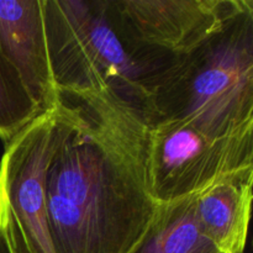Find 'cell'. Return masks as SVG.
Masks as SVG:
<instances>
[{"label":"cell","instance_id":"7","mask_svg":"<svg viewBox=\"0 0 253 253\" xmlns=\"http://www.w3.org/2000/svg\"><path fill=\"white\" fill-rule=\"evenodd\" d=\"M0 59L37 114L56 106L43 0H0Z\"/></svg>","mask_w":253,"mask_h":253},{"label":"cell","instance_id":"2","mask_svg":"<svg viewBox=\"0 0 253 253\" xmlns=\"http://www.w3.org/2000/svg\"><path fill=\"white\" fill-rule=\"evenodd\" d=\"M52 73L58 89L111 88L152 121L151 95L167 54L132 43L113 1L43 0ZM172 57V56H168Z\"/></svg>","mask_w":253,"mask_h":253},{"label":"cell","instance_id":"3","mask_svg":"<svg viewBox=\"0 0 253 253\" xmlns=\"http://www.w3.org/2000/svg\"><path fill=\"white\" fill-rule=\"evenodd\" d=\"M151 108L152 121H182L211 137L253 132V10L172 57L156 78Z\"/></svg>","mask_w":253,"mask_h":253},{"label":"cell","instance_id":"1","mask_svg":"<svg viewBox=\"0 0 253 253\" xmlns=\"http://www.w3.org/2000/svg\"><path fill=\"white\" fill-rule=\"evenodd\" d=\"M58 90L46 180L54 253H132L158 207L147 180L151 121L111 88Z\"/></svg>","mask_w":253,"mask_h":253},{"label":"cell","instance_id":"4","mask_svg":"<svg viewBox=\"0 0 253 253\" xmlns=\"http://www.w3.org/2000/svg\"><path fill=\"white\" fill-rule=\"evenodd\" d=\"M249 172H253L252 132L211 137L182 121L150 124L147 180L157 204L197 195Z\"/></svg>","mask_w":253,"mask_h":253},{"label":"cell","instance_id":"9","mask_svg":"<svg viewBox=\"0 0 253 253\" xmlns=\"http://www.w3.org/2000/svg\"><path fill=\"white\" fill-rule=\"evenodd\" d=\"M195 197L158 204L145 236L132 253H221L200 229Z\"/></svg>","mask_w":253,"mask_h":253},{"label":"cell","instance_id":"6","mask_svg":"<svg viewBox=\"0 0 253 253\" xmlns=\"http://www.w3.org/2000/svg\"><path fill=\"white\" fill-rule=\"evenodd\" d=\"M121 30L132 43L185 56L253 10L252 0H115Z\"/></svg>","mask_w":253,"mask_h":253},{"label":"cell","instance_id":"11","mask_svg":"<svg viewBox=\"0 0 253 253\" xmlns=\"http://www.w3.org/2000/svg\"><path fill=\"white\" fill-rule=\"evenodd\" d=\"M0 253H10L9 249H7L6 242H5V240L2 239L1 235H0Z\"/></svg>","mask_w":253,"mask_h":253},{"label":"cell","instance_id":"10","mask_svg":"<svg viewBox=\"0 0 253 253\" xmlns=\"http://www.w3.org/2000/svg\"><path fill=\"white\" fill-rule=\"evenodd\" d=\"M37 115L0 59V140L10 141Z\"/></svg>","mask_w":253,"mask_h":253},{"label":"cell","instance_id":"8","mask_svg":"<svg viewBox=\"0 0 253 253\" xmlns=\"http://www.w3.org/2000/svg\"><path fill=\"white\" fill-rule=\"evenodd\" d=\"M253 172L216 183L195 197L198 222L221 253H244L252 207Z\"/></svg>","mask_w":253,"mask_h":253},{"label":"cell","instance_id":"5","mask_svg":"<svg viewBox=\"0 0 253 253\" xmlns=\"http://www.w3.org/2000/svg\"><path fill=\"white\" fill-rule=\"evenodd\" d=\"M57 145L56 106L7 141L0 160V235L10 253H54L47 170Z\"/></svg>","mask_w":253,"mask_h":253}]
</instances>
